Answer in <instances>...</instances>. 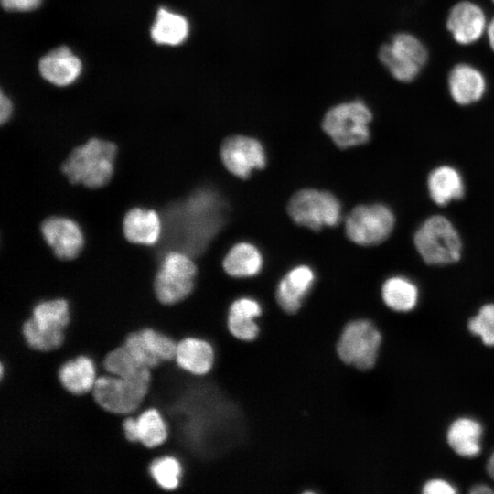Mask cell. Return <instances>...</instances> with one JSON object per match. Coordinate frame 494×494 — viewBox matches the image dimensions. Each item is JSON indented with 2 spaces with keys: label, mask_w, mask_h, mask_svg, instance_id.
I'll use <instances>...</instances> for the list:
<instances>
[{
  "label": "cell",
  "mask_w": 494,
  "mask_h": 494,
  "mask_svg": "<svg viewBox=\"0 0 494 494\" xmlns=\"http://www.w3.org/2000/svg\"><path fill=\"white\" fill-rule=\"evenodd\" d=\"M413 244L420 259L430 266L455 264L463 253L458 229L443 214L426 217L414 231Z\"/></svg>",
  "instance_id": "6da1fadb"
},
{
  "label": "cell",
  "mask_w": 494,
  "mask_h": 494,
  "mask_svg": "<svg viewBox=\"0 0 494 494\" xmlns=\"http://www.w3.org/2000/svg\"><path fill=\"white\" fill-rule=\"evenodd\" d=\"M117 147L109 141L91 138L76 147L62 165V172L74 184L104 186L112 177Z\"/></svg>",
  "instance_id": "7a4b0ae2"
},
{
  "label": "cell",
  "mask_w": 494,
  "mask_h": 494,
  "mask_svg": "<svg viewBox=\"0 0 494 494\" xmlns=\"http://www.w3.org/2000/svg\"><path fill=\"white\" fill-rule=\"evenodd\" d=\"M429 56L424 42L410 31L394 33L378 51L383 68L393 80L403 84L413 82L423 73Z\"/></svg>",
  "instance_id": "3957f363"
},
{
  "label": "cell",
  "mask_w": 494,
  "mask_h": 494,
  "mask_svg": "<svg viewBox=\"0 0 494 494\" xmlns=\"http://www.w3.org/2000/svg\"><path fill=\"white\" fill-rule=\"evenodd\" d=\"M151 378L152 371L148 368L129 379L102 375L97 377L91 394L104 410L124 416L133 415L145 400Z\"/></svg>",
  "instance_id": "277c9868"
},
{
  "label": "cell",
  "mask_w": 494,
  "mask_h": 494,
  "mask_svg": "<svg viewBox=\"0 0 494 494\" xmlns=\"http://www.w3.org/2000/svg\"><path fill=\"white\" fill-rule=\"evenodd\" d=\"M372 119L370 108L357 99L330 108L323 118L322 128L336 145L345 149L369 141Z\"/></svg>",
  "instance_id": "5b68a950"
},
{
  "label": "cell",
  "mask_w": 494,
  "mask_h": 494,
  "mask_svg": "<svg viewBox=\"0 0 494 494\" xmlns=\"http://www.w3.org/2000/svg\"><path fill=\"white\" fill-rule=\"evenodd\" d=\"M381 341V333L371 321L355 319L344 326L336 350L345 364L367 370L375 365Z\"/></svg>",
  "instance_id": "8992f818"
},
{
  "label": "cell",
  "mask_w": 494,
  "mask_h": 494,
  "mask_svg": "<svg viewBox=\"0 0 494 494\" xmlns=\"http://www.w3.org/2000/svg\"><path fill=\"white\" fill-rule=\"evenodd\" d=\"M196 274L197 267L188 255L169 252L154 279L155 297L166 306L183 302L194 289Z\"/></svg>",
  "instance_id": "52a82bcc"
},
{
  "label": "cell",
  "mask_w": 494,
  "mask_h": 494,
  "mask_svg": "<svg viewBox=\"0 0 494 494\" xmlns=\"http://www.w3.org/2000/svg\"><path fill=\"white\" fill-rule=\"evenodd\" d=\"M395 214L382 203L361 204L355 207L345 221L348 238L362 246H374L385 242L392 233Z\"/></svg>",
  "instance_id": "ba28073f"
},
{
  "label": "cell",
  "mask_w": 494,
  "mask_h": 494,
  "mask_svg": "<svg viewBox=\"0 0 494 494\" xmlns=\"http://www.w3.org/2000/svg\"><path fill=\"white\" fill-rule=\"evenodd\" d=\"M287 211L295 223L314 231L335 226L341 218L338 199L329 192L313 188L295 193L288 202Z\"/></svg>",
  "instance_id": "9c48e42d"
},
{
  "label": "cell",
  "mask_w": 494,
  "mask_h": 494,
  "mask_svg": "<svg viewBox=\"0 0 494 494\" xmlns=\"http://www.w3.org/2000/svg\"><path fill=\"white\" fill-rule=\"evenodd\" d=\"M489 19L479 3L474 0H458L448 9L445 27L456 45L470 47L485 38Z\"/></svg>",
  "instance_id": "30bf717a"
},
{
  "label": "cell",
  "mask_w": 494,
  "mask_h": 494,
  "mask_svg": "<svg viewBox=\"0 0 494 494\" xmlns=\"http://www.w3.org/2000/svg\"><path fill=\"white\" fill-rule=\"evenodd\" d=\"M488 86L484 71L468 61L455 63L447 72V93L457 106L469 107L481 102L488 92Z\"/></svg>",
  "instance_id": "8fae6325"
},
{
  "label": "cell",
  "mask_w": 494,
  "mask_h": 494,
  "mask_svg": "<svg viewBox=\"0 0 494 494\" xmlns=\"http://www.w3.org/2000/svg\"><path fill=\"white\" fill-rule=\"evenodd\" d=\"M220 158L234 176L247 178L254 169H262L266 156L261 143L246 135L228 137L221 145Z\"/></svg>",
  "instance_id": "7c38bea8"
},
{
  "label": "cell",
  "mask_w": 494,
  "mask_h": 494,
  "mask_svg": "<svg viewBox=\"0 0 494 494\" xmlns=\"http://www.w3.org/2000/svg\"><path fill=\"white\" fill-rule=\"evenodd\" d=\"M41 232L55 255L60 259L75 258L84 244L80 226L69 218L50 217L45 220Z\"/></svg>",
  "instance_id": "4fadbf2b"
},
{
  "label": "cell",
  "mask_w": 494,
  "mask_h": 494,
  "mask_svg": "<svg viewBox=\"0 0 494 494\" xmlns=\"http://www.w3.org/2000/svg\"><path fill=\"white\" fill-rule=\"evenodd\" d=\"M426 189L434 204L446 207L464 197L466 185L462 174L456 166L441 164L429 171Z\"/></svg>",
  "instance_id": "5bb4252c"
},
{
  "label": "cell",
  "mask_w": 494,
  "mask_h": 494,
  "mask_svg": "<svg viewBox=\"0 0 494 494\" xmlns=\"http://www.w3.org/2000/svg\"><path fill=\"white\" fill-rule=\"evenodd\" d=\"M81 60L68 47H58L44 55L38 61L42 78L56 86H68L80 76Z\"/></svg>",
  "instance_id": "9a60e30c"
},
{
  "label": "cell",
  "mask_w": 494,
  "mask_h": 494,
  "mask_svg": "<svg viewBox=\"0 0 494 494\" xmlns=\"http://www.w3.org/2000/svg\"><path fill=\"white\" fill-rule=\"evenodd\" d=\"M176 363L183 370L199 377L209 374L215 363L211 343L199 337H186L177 342Z\"/></svg>",
  "instance_id": "2e32d148"
},
{
  "label": "cell",
  "mask_w": 494,
  "mask_h": 494,
  "mask_svg": "<svg viewBox=\"0 0 494 494\" xmlns=\"http://www.w3.org/2000/svg\"><path fill=\"white\" fill-rule=\"evenodd\" d=\"M314 281V272L308 266L300 265L291 269L281 279L276 289L275 296L279 306L288 314L296 313Z\"/></svg>",
  "instance_id": "e0dca14e"
},
{
  "label": "cell",
  "mask_w": 494,
  "mask_h": 494,
  "mask_svg": "<svg viewBox=\"0 0 494 494\" xmlns=\"http://www.w3.org/2000/svg\"><path fill=\"white\" fill-rule=\"evenodd\" d=\"M97 370L91 358L79 355L60 365L58 378L62 387L74 395L91 392L97 380Z\"/></svg>",
  "instance_id": "ac0fdd59"
},
{
  "label": "cell",
  "mask_w": 494,
  "mask_h": 494,
  "mask_svg": "<svg viewBox=\"0 0 494 494\" xmlns=\"http://www.w3.org/2000/svg\"><path fill=\"white\" fill-rule=\"evenodd\" d=\"M483 426L471 417L454 420L446 431V441L450 448L462 457H476L481 452Z\"/></svg>",
  "instance_id": "d6986e66"
},
{
  "label": "cell",
  "mask_w": 494,
  "mask_h": 494,
  "mask_svg": "<svg viewBox=\"0 0 494 494\" xmlns=\"http://www.w3.org/2000/svg\"><path fill=\"white\" fill-rule=\"evenodd\" d=\"M123 224L125 238L133 243L152 245L160 237L161 221L155 210L132 209L124 216Z\"/></svg>",
  "instance_id": "ffe728a7"
},
{
  "label": "cell",
  "mask_w": 494,
  "mask_h": 494,
  "mask_svg": "<svg viewBox=\"0 0 494 494\" xmlns=\"http://www.w3.org/2000/svg\"><path fill=\"white\" fill-rule=\"evenodd\" d=\"M381 295L388 308L404 313L416 307L420 294L414 281L403 274H394L383 282Z\"/></svg>",
  "instance_id": "44dd1931"
},
{
  "label": "cell",
  "mask_w": 494,
  "mask_h": 494,
  "mask_svg": "<svg viewBox=\"0 0 494 494\" xmlns=\"http://www.w3.org/2000/svg\"><path fill=\"white\" fill-rule=\"evenodd\" d=\"M189 34L188 19L177 13L160 7L150 29L154 42L159 45L177 46L182 44Z\"/></svg>",
  "instance_id": "7402d4cb"
},
{
  "label": "cell",
  "mask_w": 494,
  "mask_h": 494,
  "mask_svg": "<svg viewBox=\"0 0 494 494\" xmlns=\"http://www.w3.org/2000/svg\"><path fill=\"white\" fill-rule=\"evenodd\" d=\"M224 271L236 278L257 274L263 266V257L258 249L248 242H240L231 248L223 259Z\"/></svg>",
  "instance_id": "603a6c76"
},
{
  "label": "cell",
  "mask_w": 494,
  "mask_h": 494,
  "mask_svg": "<svg viewBox=\"0 0 494 494\" xmlns=\"http://www.w3.org/2000/svg\"><path fill=\"white\" fill-rule=\"evenodd\" d=\"M30 317L41 328L65 331L70 321V303L64 297L41 300L33 306Z\"/></svg>",
  "instance_id": "cb8c5ba5"
},
{
  "label": "cell",
  "mask_w": 494,
  "mask_h": 494,
  "mask_svg": "<svg viewBox=\"0 0 494 494\" xmlns=\"http://www.w3.org/2000/svg\"><path fill=\"white\" fill-rule=\"evenodd\" d=\"M134 416L137 422L138 442L144 446L156 448L167 440L168 425L157 408H145Z\"/></svg>",
  "instance_id": "d4e9b609"
},
{
  "label": "cell",
  "mask_w": 494,
  "mask_h": 494,
  "mask_svg": "<svg viewBox=\"0 0 494 494\" xmlns=\"http://www.w3.org/2000/svg\"><path fill=\"white\" fill-rule=\"evenodd\" d=\"M149 474L154 481L163 489H177L184 474L181 461L171 455L155 458L149 465Z\"/></svg>",
  "instance_id": "484cf974"
},
{
  "label": "cell",
  "mask_w": 494,
  "mask_h": 494,
  "mask_svg": "<svg viewBox=\"0 0 494 494\" xmlns=\"http://www.w3.org/2000/svg\"><path fill=\"white\" fill-rule=\"evenodd\" d=\"M22 334L27 346L40 352L58 349L65 338V331L43 329L30 317L22 325Z\"/></svg>",
  "instance_id": "4316f807"
},
{
  "label": "cell",
  "mask_w": 494,
  "mask_h": 494,
  "mask_svg": "<svg viewBox=\"0 0 494 494\" xmlns=\"http://www.w3.org/2000/svg\"><path fill=\"white\" fill-rule=\"evenodd\" d=\"M102 366V375L109 374L124 379L133 378L145 369L135 361L124 345L109 351Z\"/></svg>",
  "instance_id": "83f0119b"
},
{
  "label": "cell",
  "mask_w": 494,
  "mask_h": 494,
  "mask_svg": "<svg viewBox=\"0 0 494 494\" xmlns=\"http://www.w3.org/2000/svg\"><path fill=\"white\" fill-rule=\"evenodd\" d=\"M150 352L163 362L174 361L177 354V342L152 328L138 330Z\"/></svg>",
  "instance_id": "f1b7e54d"
},
{
  "label": "cell",
  "mask_w": 494,
  "mask_h": 494,
  "mask_svg": "<svg viewBox=\"0 0 494 494\" xmlns=\"http://www.w3.org/2000/svg\"><path fill=\"white\" fill-rule=\"evenodd\" d=\"M468 330L480 338L483 344L494 347V303H486L467 323Z\"/></svg>",
  "instance_id": "f546056e"
},
{
  "label": "cell",
  "mask_w": 494,
  "mask_h": 494,
  "mask_svg": "<svg viewBox=\"0 0 494 494\" xmlns=\"http://www.w3.org/2000/svg\"><path fill=\"white\" fill-rule=\"evenodd\" d=\"M124 346L142 367L153 370L163 362L150 352L139 331L129 333Z\"/></svg>",
  "instance_id": "4dcf8cb0"
},
{
  "label": "cell",
  "mask_w": 494,
  "mask_h": 494,
  "mask_svg": "<svg viewBox=\"0 0 494 494\" xmlns=\"http://www.w3.org/2000/svg\"><path fill=\"white\" fill-rule=\"evenodd\" d=\"M227 328L232 337L242 341L254 340L260 332L255 318L229 314Z\"/></svg>",
  "instance_id": "1f68e13d"
},
{
  "label": "cell",
  "mask_w": 494,
  "mask_h": 494,
  "mask_svg": "<svg viewBox=\"0 0 494 494\" xmlns=\"http://www.w3.org/2000/svg\"><path fill=\"white\" fill-rule=\"evenodd\" d=\"M422 492L424 494H454L456 493V489L447 480L433 478L424 484Z\"/></svg>",
  "instance_id": "d6a6232c"
},
{
  "label": "cell",
  "mask_w": 494,
  "mask_h": 494,
  "mask_svg": "<svg viewBox=\"0 0 494 494\" xmlns=\"http://www.w3.org/2000/svg\"><path fill=\"white\" fill-rule=\"evenodd\" d=\"M42 0H1V5L7 11H31L36 9Z\"/></svg>",
  "instance_id": "836d02e7"
},
{
  "label": "cell",
  "mask_w": 494,
  "mask_h": 494,
  "mask_svg": "<svg viewBox=\"0 0 494 494\" xmlns=\"http://www.w3.org/2000/svg\"><path fill=\"white\" fill-rule=\"evenodd\" d=\"M122 424L126 440L131 443H139L136 417L134 415H126L124 417Z\"/></svg>",
  "instance_id": "e575fe53"
},
{
  "label": "cell",
  "mask_w": 494,
  "mask_h": 494,
  "mask_svg": "<svg viewBox=\"0 0 494 494\" xmlns=\"http://www.w3.org/2000/svg\"><path fill=\"white\" fill-rule=\"evenodd\" d=\"M13 112V104L8 96L4 91L0 95V121L1 124L7 122Z\"/></svg>",
  "instance_id": "d590c367"
},
{
  "label": "cell",
  "mask_w": 494,
  "mask_h": 494,
  "mask_svg": "<svg viewBox=\"0 0 494 494\" xmlns=\"http://www.w3.org/2000/svg\"><path fill=\"white\" fill-rule=\"evenodd\" d=\"M484 38L490 51L494 53V15L489 19Z\"/></svg>",
  "instance_id": "8d00e7d4"
},
{
  "label": "cell",
  "mask_w": 494,
  "mask_h": 494,
  "mask_svg": "<svg viewBox=\"0 0 494 494\" xmlns=\"http://www.w3.org/2000/svg\"><path fill=\"white\" fill-rule=\"evenodd\" d=\"M472 494H492L494 490L487 484H476L469 490Z\"/></svg>",
  "instance_id": "74e56055"
},
{
  "label": "cell",
  "mask_w": 494,
  "mask_h": 494,
  "mask_svg": "<svg viewBox=\"0 0 494 494\" xmlns=\"http://www.w3.org/2000/svg\"><path fill=\"white\" fill-rule=\"evenodd\" d=\"M486 470H487L488 475L494 479V451L489 456L487 461Z\"/></svg>",
  "instance_id": "f35d334b"
},
{
  "label": "cell",
  "mask_w": 494,
  "mask_h": 494,
  "mask_svg": "<svg viewBox=\"0 0 494 494\" xmlns=\"http://www.w3.org/2000/svg\"><path fill=\"white\" fill-rule=\"evenodd\" d=\"M490 1H491V3H492V4H493V5H494V0H490Z\"/></svg>",
  "instance_id": "ab89813d"
}]
</instances>
